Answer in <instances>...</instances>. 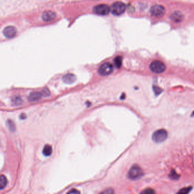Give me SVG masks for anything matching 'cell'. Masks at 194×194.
Listing matches in <instances>:
<instances>
[{
    "label": "cell",
    "instance_id": "obj_1",
    "mask_svg": "<svg viewBox=\"0 0 194 194\" xmlns=\"http://www.w3.org/2000/svg\"><path fill=\"white\" fill-rule=\"evenodd\" d=\"M143 171L140 166L133 165L128 173V177L131 180H137L140 179L143 176Z\"/></svg>",
    "mask_w": 194,
    "mask_h": 194
},
{
    "label": "cell",
    "instance_id": "obj_2",
    "mask_svg": "<svg viewBox=\"0 0 194 194\" xmlns=\"http://www.w3.org/2000/svg\"><path fill=\"white\" fill-rule=\"evenodd\" d=\"M168 136L167 132L165 129H159L153 134L152 140L156 143H161L167 139Z\"/></svg>",
    "mask_w": 194,
    "mask_h": 194
},
{
    "label": "cell",
    "instance_id": "obj_3",
    "mask_svg": "<svg viewBox=\"0 0 194 194\" xmlns=\"http://www.w3.org/2000/svg\"><path fill=\"white\" fill-rule=\"evenodd\" d=\"M126 9V6L122 2H116L111 7L112 13L115 15H122Z\"/></svg>",
    "mask_w": 194,
    "mask_h": 194
},
{
    "label": "cell",
    "instance_id": "obj_4",
    "mask_svg": "<svg viewBox=\"0 0 194 194\" xmlns=\"http://www.w3.org/2000/svg\"><path fill=\"white\" fill-rule=\"evenodd\" d=\"M166 68L165 65L159 61H154L150 65V70L155 74H161L165 71Z\"/></svg>",
    "mask_w": 194,
    "mask_h": 194
},
{
    "label": "cell",
    "instance_id": "obj_5",
    "mask_svg": "<svg viewBox=\"0 0 194 194\" xmlns=\"http://www.w3.org/2000/svg\"><path fill=\"white\" fill-rule=\"evenodd\" d=\"M150 12L151 15L154 17H161L165 14V8L161 5H154L151 6Z\"/></svg>",
    "mask_w": 194,
    "mask_h": 194
},
{
    "label": "cell",
    "instance_id": "obj_6",
    "mask_svg": "<svg viewBox=\"0 0 194 194\" xmlns=\"http://www.w3.org/2000/svg\"><path fill=\"white\" fill-rule=\"evenodd\" d=\"M113 71V65L110 63H105L101 65L98 70V72L100 75L104 76L110 75Z\"/></svg>",
    "mask_w": 194,
    "mask_h": 194
},
{
    "label": "cell",
    "instance_id": "obj_7",
    "mask_svg": "<svg viewBox=\"0 0 194 194\" xmlns=\"http://www.w3.org/2000/svg\"><path fill=\"white\" fill-rule=\"evenodd\" d=\"M111 11L110 7L107 5L100 4L95 6L93 8V11L96 15H108Z\"/></svg>",
    "mask_w": 194,
    "mask_h": 194
},
{
    "label": "cell",
    "instance_id": "obj_8",
    "mask_svg": "<svg viewBox=\"0 0 194 194\" xmlns=\"http://www.w3.org/2000/svg\"><path fill=\"white\" fill-rule=\"evenodd\" d=\"M4 36L7 38H13L17 33V30L15 27L12 26H9L6 27L3 30Z\"/></svg>",
    "mask_w": 194,
    "mask_h": 194
},
{
    "label": "cell",
    "instance_id": "obj_9",
    "mask_svg": "<svg viewBox=\"0 0 194 194\" xmlns=\"http://www.w3.org/2000/svg\"><path fill=\"white\" fill-rule=\"evenodd\" d=\"M170 18L175 22H180L183 20L184 15L180 11H175L170 15Z\"/></svg>",
    "mask_w": 194,
    "mask_h": 194
},
{
    "label": "cell",
    "instance_id": "obj_10",
    "mask_svg": "<svg viewBox=\"0 0 194 194\" xmlns=\"http://www.w3.org/2000/svg\"><path fill=\"white\" fill-rule=\"evenodd\" d=\"M56 18V14L52 11H46L42 15V19L43 21L50 22L53 21Z\"/></svg>",
    "mask_w": 194,
    "mask_h": 194
},
{
    "label": "cell",
    "instance_id": "obj_11",
    "mask_svg": "<svg viewBox=\"0 0 194 194\" xmlns=\"http://www.w3.org/2000/svg\"><path fill=\"white\" fill-rule=\"evenodd\" d=\"M42 97H43L42 92H33L29 95L28 99L30 102H34L39 100Z\"/></svg>",
    "mask_w": 194,
    "mask_h": 194
},
{
    "label": "cell",
    "instance_id": "obj_12",
    "mask_svg": "<svg viewBox=\"0 0 194 194\" xmlns=\"http://www.w3.org/2000/svg\"><path fill=\"white\" fill-rule=\"evenodd\" d=\"M76 80V77L75 75L72 74H68L65 75L63 77V80L65 83L68 84H71L72 83H74Z\"/></svg>",
    "mask_w": 194,
    "mask_h": 194
},
{
    "label": "cell",
    "instance_id": "obj_13",
    "mask_svg": "<svg viewBox=\"0 0 194 194\" xmlns=\"http://www.w3.org/2000/svg\"><path fill=\"white\" fill-rule=\"evenodd\" d=\"M52 152H53V149L50 145L47 144L43 147L42 153L44 156H46V157L50 156L52 154Z\"/></svg>",
    "mask_w": 194,
    "mask_h": 194
},
{
    "label": "cell",
    "instance_id": "obj_14",
    "mask_svg": "<svg viewBox=\"0 0 194 194\" xmlns=\"http://www.w3.org/2000/svg\"><path fill=\"white\" fill-rule=\"evenodd\" d=\"M7 183V180L6 176L4 175H1L0 178V190H3L6 186Z\"/></svg>",
    "mask_w": 194,
    "mask_h": 194
},
{
    "label": "cell",
    "instance_id": "obj_15",
    "mask_svg": "<svg viewBox=\"0 0 194 194\" xmlns=\"http://www.w3.org/2000/svg\"><path fill=\"white\" fill-rule=\"evenodd\" d=\"M6 125H7V128L11 132H14L15 130V123L14 122L11 120H8L6 122Z\"/></svg>",
    "mask_w": 194,
    "mask_h": 194
},
{
    "label": "cell",
    "instance_id": "obj_16",
    "mask_svg": "<svg viewBox=\"0 0 194 194\" xmlns=\"http://www.w3.org/2000/svg\"><path fill=\"white\" fill-rule=\"evenodd\" d=\"M114 61H115V65L116 67L117 68H120L121 65H122V57H120V56H118V57H116L115 60H114Z\"/></svg>",
    "mask_w": 194,
    "mask_h": 194
},
{
    "label": "cell",
    "instance_id": "obj_17",
    "mask_svg": "<svg viewBox=\"0 0 194 194\" xmlns=\"http://www.w3.org/2000/svg\"><path fill=\"white\" fill-rule=\"evenodd\" d=\"M12 103L15 106L20 105L22 103L21 98L19 96H15L12 99Z\"/></svg>",
    "mask_w": 194,
    "mask_h": 194
},
{
    "label": "cell",
    "instance_id": "obj_18",
    "mask_svg": "<svg viewBox=\"0 0 194 194\" xmlns=\"http://www.w3.org/2000/svg\"><path fill=\"white\" fill-rule=\"evenodd\" d=\"M191 187H187V188H183L182 189H181L178 192V193L182 194H188L191 190Z\"/></svg>",
    "mask_w": 194,
    "mask_h": 194
},
{
    "label": "cell",
    "instance_id": "obj_19",
    "mask_svg": "<svg viewBox=\"0 0 194 194\" xmlns=\"http://www.w3.org/2000/svg\"><path fill=\"white\" fill-rule=\"evenodd\" d=\"M42 93L43 95V97H48L50 95V92L49 91L48 89L47 88H44L42 91Z\"/></svg>",
    "mask_w": 194,
    "mask_h": 194
},
{
    "label": "cell",
    "instance_id": "obj_20",
    "mask_svg": "<svg viewBox=\"0 0 194 194\" xmlns=\"http://www.w3.org/2000/svg\"><path fill=\"white\" fill-rule=\"evenodd\" d=\"M179 176L175 171H172L170 174V178H171L173 179H177L179 178Z\"/></svg>",
    "mask_w": 194,
    "mask_h": 194
},
{
    "label": "cell",
    "instance_id": "obj_21",
    "mask_svg": "<svg viewBox=\"0 0 194 194\" xmlns=\"http://www.w3.org/2000/svg\"><path fill=\"white\" fill-rule=\"evenodd\" d=\"M142 193L145 194H154L155 191L151 188H149V189H146V190L144 191Z\"/></svg>",
    "mask_w": 194,
    "mask_h": 194
},
{
    "label": "cell",
    "instance_id": "obj_22",
    "mask_svg": "<svg viewBox=\"0 0 194 194\" xmlns=\"http://www.w3.org/2000/svg\"><path fill=\"white\" fill-rule=\"evenodd\" d=\"M154 90L156 94H160L162 91V90L158 87H154Z\"/></svg>",
    "mask_w": 194,
    "mask_h": 194
},
{
    "label": "cell",
    "instance_id": "obj_23",
    "mask_svg": "<svg viewBox=\"0 0 194 194\" xmlns=\"http://www.w3.org/2000/svg\"><path fill=\"white\" fill-rule=\"evenodd\" d=\"M80 192L79 191L76 190V189H72L70 191H69L68 194H79Z\"/></svg>",
    "mask_w": 194,
    "mask_h": 194
},
{
    "label": "cell",
    "instance_id": "obj_24",
    "mask_svg": "<svg viewBox=\"0 0 194 194\" xmlns=\"http://www.w3.org/2000/svg\"><path fill=\"white\" fill-rule=\"evenodd\" d=\"M113 192H114V191L112 189H108L107 190L104 191V192H103L102 193H104V194H113Z\"/></svg>",
    "mask_w": 194,
    "mask_h": 194
},
{
    "label": "cell",
    "instance_id": "obj_25",
    "mask_svg": "<svg viewBox=\"0 0 194 194\" xmlns=\"http://www.w3.org/2000/svg\"><path fill=\"white\" fill-rule=\"evenodd\" d=\"M19 117H20V119H21V120H24V119H25L26 118V115L25 113H22L20 115Z\"/></svg>",
    "mask_w": 194,
    "mask_h": 194
},
{
    "label": "cell",
    "instance_id": "obj_26",
    "mask_svg": "<svg viewBox=\"0 0 194 194\" xmlns=\"http://www.w3.org/2000/svg\"><path fill=\"white\" fill-rule=\"evenodd\" d=\"M124 98H125V95H124V94H123L122 96L121 97V99H124Z\"/></svg>",
    "mask_w": 194,
    "mask_h": 194
},
{
    "label": "cell",
    "instance_id": "obj_27",
    "mask_svg": "<svg viewBox=\"0 0 194 194\" xmlns=\"http://www.w3.org/2000/svg\"><path fill=\"white\" fill-rule=\"evenodd\" d=\"M192 115H194V112H193V113H192Z\"/></svg>",
    "mask_w": 194,
    "mask_h": 194
}]
</instances>
